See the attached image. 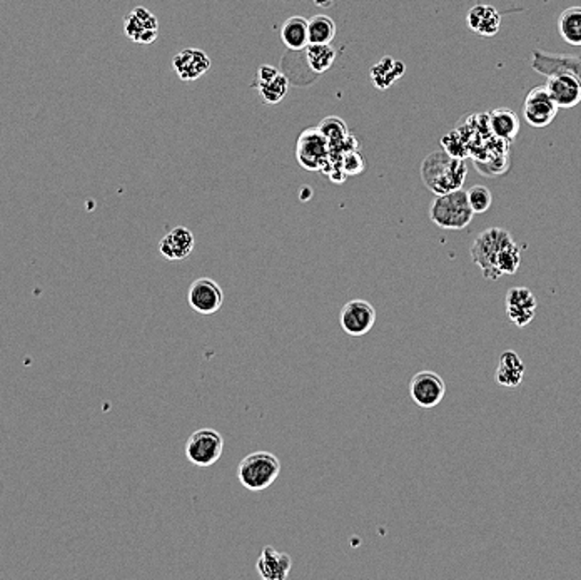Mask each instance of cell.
<instances>
[{
  "instance_id": "cell-1",
  "label": "cell",
  "mask_w": 581,
  "mask_h": 580,
  "mask_svg": "<svg viewBox=\"0 0 581 580\" xmlns=\"http://www.w3.org/2000/svg\"><path fill=\"white\" fill-rule=\"evenodd\" d=\"M470 256L490 281L515 274L521 266V249L503 228H488L476 236L470 247Z\"/></svg>"
},
{
  "instance_id": "cell-2",
  "label": "cell",
  "mask_w": 581,
  "mask_h": 580,
  "mask_svg": "<svg viewBox=\"0 0 581 580\" xmlns=\"http://www.w3.org/2000/svg\"><path fill=\"white\" fill-rule=\"evenodd\" d=\"M466 174L468 166L465 160L449 156L446 151L430 154L421 164L423 183L436 196L463 189Z\"/></svg>"
},
{
  "instance_id": "cell-3",
  "label": "cell",
  "mask_w": 581,
  "mask_h": 580,
  "mask_svg": "<svg viewBox=\"0 0 581 580\" xmlns=\"http://www.w3.org/2000/svg\"><path fill=\"white\" fill-rule=\"evenodd\" d=\"M473 216L474 212L463 189L438 195L430 208L431 221L441 229H465L473 221Z\"/></svg>"
},
{
  "instance_id": "cell-4",
  "label": "cell",
  "mask_w": 581,
  "mask_h": 580,
  "mask_svg": "<svg viewBox=\"0 0 581 580\" xmlns=\"http://www.w3.org/2000/svg\"><path fill=\"white\" fill-rule=\"evenodd\" d=\"M281 473V462L269 452H254L237 467V480L251 492L269 489Z\"/></svg>"
},
{
  "instance_id": "cell-5",
  "label": "cell",
  "mask_w": 581,
  "mask_h": 580,
  "mask_svg": "<svg viewBox=\"0 0 581 580\" xmlns=\"http://www.w3.org/2000/svg\"><path fill=\"white\" fill-rule=\"evenodd\" d=\"M186 457L196 467H212L224 452L223 435L212 429H201L187 438Z\"/></svg>"
},
{
  "instance_id": "cell-6",
  "label": "cell",
  "mask_w": 581,
  "mask_h": 580,
  "mask_svg": "<svg viewBox=\"0 0 581 580\" xmlns=\"http://www.w3.org/2000/svg\"><path fill=\"white\" fill-rule=\"evenodd\" d=\"M296 152L297 160L304 169L320 171L329 158L331 146L329 141L320 131V127H316V129L304 131L297 139Z\"/></svg>"
},
{
  "instance_id": "cell-7",
  "label": "cell",
  "mask_w": 581,
  "mask_h": 580,
  "mask_svg": "<svg viewBox=\"0 0 581 580\" xmlns=\"http://www.w3.org/2000/svg\"><path fill=\"white\" fill-rule=\"evenodd\" d=\"M446 395V383L434 371H420L409 382L411 400L424 410L438 407Z\"/></svg>"
},
{
  "instance_id": "cell-8",
  "label": "cell",
  "mask_w": 581,
  "mask_h": 580,
  "mask_svg": "<svg viewBox=\"0 0 581 580\" xmlns=\"http://www.w3.org/2000/svg\"><path fill=\"white\" fill-rule=\"evenodd\" d=\"M560 109L544 86L534 87L523 104V117L533 127H546L555 121Z\"/></svg>"
},
{
  "instance_id": "cell-9",
  "label": "cell",
  "mask_w": 581,
  "mask_h": 580,
  "mask_svg": "<svg viewBox=\"0 0 581 580\" xmlns=\"http://www.w3.org/2000/svg\"><path fill=\"white\" fill-rule=\"evenodd\" d=\"M532 67L534 73L546 77L557 73H568L581 86V54H555L534 50L532 54Z\"/></svg>"
},
{
  "instance_id": "cell-10",
  "label": "cell",
  "mask_w": 581,
  "mask_h": 580,
  "mask_svg": "<svg viewBox=\"0 0 581 580\" xmlns=\"http://www.w3.org/2000/svg\"><path fill=\"white\" fill-rule=\"evenodd\" d=\"M187 303L199 315H216L224 305L223 288L210 278H199L189 288Z\"/></svg>"
},
{
  "instance_id": "cell-11",
  "label": "cell",
  "mask_w": 581,
  "mask_h": 580,
  "mask_svg": "<svg viewBox=\"0 0 581 580\" xmlns=\"http://www.w3.org/2000/svg\"><path fill=\"white\" fill-rule=\"evenodd\" d=\"M339 323L349 336H363L372 332L376 323V309L370 301L353 299L341 309Z\"/></svg>"
},
{
  "instance_id": "cell-12",
  "label": "cell",
  "mask_w": 581,
  "mask_h": 580,
  "mask_svg": "<svg viewBox=\"0 0 581 580\" xmlns=\"http://www.w3.org/2000/svg\"><path fill=\"white\" fill-rule=\"evenodd\" d=\"M124 34L136 44L149 46L159 38V21L146 7H136L124 17Z\"/></svg>"
},
{
  "instance_id": "cell-13",
  "label": "cell",
  "mask_w": 581,
  "mask_h": 580,
  "mask_svg": "<svg viewBox=\"0 0 581 580\" xmlns=\"http://www.w3.org/2000/svg\"><path fill=\"white\" fill-rule=\"evenodd\" d=\"M538 301L532 290L525 286L511 288L507 293V315L513 325L518 328L528 326L536 315Z\"/></svg>"
},
{
  "instance_id": "cell-14",
  "label": "cell",
  "mask_w": 581,
  "mask_h": 580,
  "mask_svg": "<svg viewBox=\"0 0 581 580\" xmlns=\"http://www.w3.org/2000/svg\"><path fill=\"white\" fill-rule=\"evenodd\" d=\"M544 87L548 89L558 109H573L581 102L580 82L568 73L548 75Z\"/></svg>"
},
{
  "instance_id": "cell-15",
  "label": "cell",
  "mask_w": 581,
  "mask_h": 580,
  "mask_svg": "<svg viewBox=\"0 0 581 580\" xmlns=\"http://www.w3.org/2000/svg\"><path fill=\"white\" fill-rule=\"evenodd\" d=\"M173 69L181 81L192 82L209 71V56L198 48H187L174 56Z\"/></svg>"
},
{
  "instance_id": "cell-16",
  "label": "cell",
  "mask_w": 581,
  "mask_h": 580,
  "mask_svg": "<svg viewBox=\"0 0 581 580\" xmlns=\"http://www.w3.org/2000/svg\"><path fill=\"white\" fill-rule=\"evenodd\" d=\"M196 239L191 229L177 226L164 236L159 243V253L167 261H184L192 255Z\"/></svg>"
},
{
  "instance_id": "cell-17",
  "label": "cell",
  "mask_w": 581,
  "mask_h": 580,
  "mask_svg": "<svg viewBox=\"0 0 581 580\" xmlns=\"http://www.w3.org/2000/svg\"><path fill=\"white\" fill-rule=\"evenodd\" d=\"M256 87L266 104H278L285 100L287 89H289V81L285 74H281L272 65H261L260 71H258V79H256Z\"/></svg>"
},
{
  "instance_id": "cell-18",
  "label": "cell",
  "mask_w": 581,
  "mask_h": 580,
  "mask_svg": "<svg viewBox=\"0 0 581 580\" xmlns=\"http://www.w3.org/2000/svg\"><path fill=\"white\" fill-rule=\"evenodd\" d=\"M466 25L473 34L482 38H495L501 27V13L493 5L480 4L466 13Z\"/></svg>"
},
{
  "instance_id": "cell-19",
  "label": "cell",
  "mask_w": 581,
  "mask_h": 580,
  "mask_svg": "<svg viewBox=\"0 0 581 580\" xmlns=\"http://www.w3.org/2000/svg\"><path fill=\"white\" fill-rule=\"evenodd\" d=\"M293 567V558L286 552H279L272 547H264L256 568L264 580H286Z\"/></svg>"
},
{
  "instance_id": "cell-20",
  "label": "cell",
  "mask_w": 581,
  "mask_h": 580,
  "mask_svg": "<svg viewBox=\"0 0 581 580\" xmlns=\"http://www.w3.org/2000/svg\"><path fill=\"white\" fill-rule=\"evenodd\" d=\"M525 371H526V367H525L523 359H519L518 353L513 350H508V351H503L498 359L496 382L500 383L501 386L515 388L523 382Z\"/></svg>"
},
{
  "instance_id": "cell-21",
  "label": "cell",
  "mask_w": 581,
  "mask_h": 580,
  "mask_svg": "<svg viewBox=\"0 0 581 580\" xmlns=\"http://www.w3.org/2000/svg\"><path fill=\"white\" fill-rule=\"evenodd\" d=\"M488 127H490V133L496 139L511 143L519 134V117L517 116V112H513L508 108H500V109L490 112Z\"/></svg>"
},
{
  "instance_id": "cell-22",
  "label": "cell",
  "mask_w": 581,
  "mask_h": 580,
  "mask_svg": "<svg viewBox=\"0 0 581 580\" xmlns=\"http://www.w3.org/2000/svg\"><path fill=\"white\" fill-rule=\"evenodd\" d=\"M406 65L405 62L397 61L391 56H386L378 64H374L370 71L372 86L380 91H386L395 84L397 79L405 75Z\"/></svg>"
},
{
  "instance_id": "cell-23",
  "label": "cell",
  "mask_w": 581,
  "mask_h": 580,
  "mask_svg": "<svg viewBox=\"0 0 581 580\" xmlns=\"http://www.w3.org/2000/svg\"><path fill=\"white\" fill-rule=\"evenodd\" d=\"M283 44L289 50H304L310 44L308 39V21L304 17H289L281 29Z\"/></svg>"
},
{
  "instance_id": "cell-24",
  "label": "cell",
  "mask_w": 581,
  "mask_h": 580,
  "mask_svg": "<svg viewBox=\"0 0 581 580\" xmlns=\"http://www.w3.org/2000/svg\"><path fill=\"white\" fill-rule=\"evenodd\" d=\"M558 32L568 46L581 48V5H573L560 13Z\"/></svg>"
},
{
  "instance_id": "cell-25",
  "label": "cell",
  "mask_w": 581,
  "mask_h": 580,
  "mask_svg": "<svg viewBox=\"0 0 581 580\" xmlns=\"http://www.w3.org/2000/svg\"><path fill=\"white\" fill-rule=\"evenodd\" d=\"M304 56L311 73L316 75L329 71L336 61V50L329 44H308V48L304 49Z\"/></svg>"
},
{
  "instance_id": "cell-26",
  "label": "cell",
  "mask_w": 581,
  "mask_h": 580,
  "mask_svg": "<svg viewBox=\"0 0 581 580\" xmlns=\"http://www.w3.org/2000/svg\"><path fill=\"white\" fill-rule=\"evenodd\" d=\"M336 38V24L328 15H314L308 21L310 44H331Z\"/></svg>"
},
{
  "instance_id": "cell-27",
  "label": "cell",
  "mask_w": 581,
  "mask_h": 580,
  "mask_svg": "<svg viewBox=\"0 0 581 580\" xmlns=\"http://www.w3.org/2000/svg\"><path fill=\"white\" fill-rule=\"evenodd\" d=\"M320 131L329 141L331 149L339 148L341 144L346 143V126H345V123L341 119H337V117H328V119H324L320 124Z\"/></svg>"
},
{
  "instance_id": "cell-28",
  "label": "cell",
  "mask_w": 581,
  "mask_h": 580,
  "mask_svg": "<svg viewBox=\"0 0 581 580\" xmlns=\"http://www.w3.org/2000/svg\"><path fill=\"white\" fill-rule=\"evenodd\" d=\"M466 196H468V203H470L471 210L474 214L486 212L493 204V195L486 186H473L466 191Z\"/></svg>"
},
{
  "instance_id": "cell-29",
  "label": "cell",
  "mask_w": 581,
  "mask_h": 580,
  "mask_svg": "<svg viewBox=\"0 0 581 580\" xmlns=\"http://www.w3.org/2000/svg\"><path fill=\"white\" fill-rule=\"evenodd\" d=\"M339 168L345 171V174L356 176V174L364 171V160L358 152L347 151V152H345V156L341 158V166Z\"/></svg>"
},
{
  "instance_id": "cell-30",
  "label": "cell",
  "mask_w": 581,
  "mask_h": 580,
  "mask_svg": "<svg viewBox=\"0 0 581 580\" xmlns=\"http://www.w3.org/2000/svg\"><path fill=\"white\" fill-rule=\"evenodd\" d=\"M320 7H329V4L333 2V0H314Z\"/></svg>"
}]
</instances>
